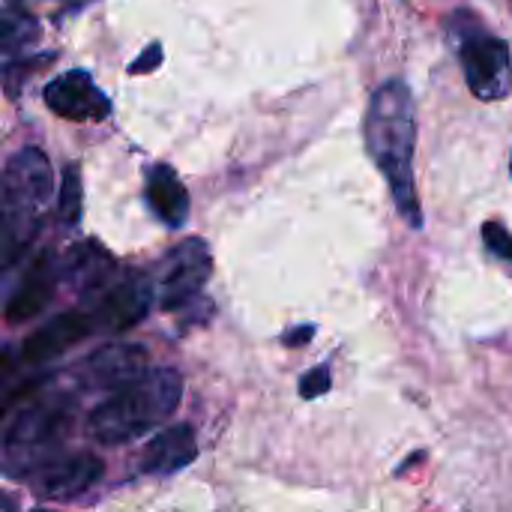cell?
<instances>
[{
  "label": "cell",
  "mask_w": 512,
  "mask_h": 512,
  "mask_svg": "<svg viewBox=\"0 0 512 512\" xmlns=\"http://www.w3.org/2000/svg\"><path fill=\"white\" fill-rule=\"evenodd\" d=\"M51 291H54V267H51V258L42 255L27 270V276L21 279L18 291L9 297V303H6V321L9 324H21V321L36 318L45 309V303L51 300Z\"/></svg>",
  "instance_id": "cell-13"
},
{
  "label": "cell",
  "mask_w": 512,
  "mask_h": 512,
  "mask_svg": "<svg viewBox=\"0 0 512 512\" xmlns=\"http://www.w3.org/2000/svg\"><path fill=\"white\" fill-rule=\"evenodd\" d=\"M33 512H51V510H33Z\"/></svg>",
  "instance_id": "cell-21"
},
{
  "label": "cell",
  "mask_w": 512,
  "mask_h": 512,
  "mask_svg": "<svg viewBox=\"0 0 512 512\" xmlns=\"http://www.w3.org/2000/svg\"><path fill=\"white\" fill-rule=\"evenodd\" d=\"M33 36H36V18L24 6H18L15 0H9L6 3V12H3V33H0L3 51L12 54L15 48H21Z\"/></svg>",
  "instance_id": "cell-15"
},
{
  "label": "cell",
  "mask_w": 512,
  "mask_h": 512,
  "mask_svg": "<svg viewBox=\"0 0 512 512\" xmlns=\"http://www.w3.org/2000/svg\"><path fill=\"white\" fill-rule=\"evenodd\" d=\"M483 240H486V246H489L498 258L512 261V234L504 228V225H498V222H486V225H483Z\"/></svg>",
  "instance_id": "cell-17"
},
{
  "label": "cell",
  "mask_w": 512,
  "mask_h": 512,
  "mask_svg": "<svg viewBox=\"0 0 512 512\" xmlns=\"http://www.w3.org/2000/svg\"><path fill=\"white\" fill-rule=\"evenodd\" d=\"M159 60H162V48H159V42H153L150 48H147V54H141L135 63H132V75H138V72H150V69H156L159 66Z\"/></svg>",
  "instance_id": "cell-19"
},
{
  "label": "cell",
  "mask_w": 512,
  "mask_h": 512,
  "mask_svg": "<svg viewBox=\"0 0 512 512\" xmlns=\"http://www.w3.org/2000/svg\"><path fill=\"white\" fill-rule=\"evenodd\" d=\"M147 201L153 207V213L171 225L180 228L189 216V195L186 186L180 183V177L168 168V165H153L147 174Z\"/></svg>",
  "instance_id": "cell-14"
},
{
  "label": "cell",
  "mask_w": 512,
  "mask_h": 512,
  "mask_svg": "<svg viewBox=\"0 0 512 512\" xmlns=\"http://www.w3.org/2000/svg\"><path fill=\"white\" fill-rule=\"evenodd\" d=\"M195 456H198V444H195L192 426H186V423L168 426L147 444V450L141 456V471L144 474H174V471H183L186 465H192Z\"/></svg>",
  "instance_id": "cell-12"
},
{
  "label": "cell",
  "mask_w": 512,
  "mask_h": 512,
  "mask_svg": "<svg viewBox=\"0 0 512 512\" xmlns=\"http://www.w3.org/2000/svg\"><path fill=\"white\" fill-rule=\"evenodd\" d=\"M57 210H60V222L63 225H75L81 219V174H78L75 165H69L63 171V186H60Z\"/></svg>",
  "instance_id": "cell-16"
},
{
  "label": "cell",
  "mask_w": 512,
  "mask_h": 512,
  "mask_svg": "<svg viewBox=\"0 0 512 512\" xmlns=\"http://www.w3.org/2000/svg\"><path fill=\"white\" fill-rule=\"evenodd\" d=\"M105 474V465L93 453H72L66 459H54L42 471L33 474V492L48 501H72L96 486Z\"/></svg>",
  "instance_id": "cell-8"
},
{
  "label": "cell",
  "mask_w": 512,
  "mask_h": 512,
  "mask_svg": "<svg viewBox=\"0 0 512 512\" xmlns=\"http://www.w3.org/2000/svg\"><path fill=\"white\" fill-rule=\"evenodd\" d=\"M45 105L63 120H105L111 111L108 96L87 72H66L45 87Z\"/></svg>",
  "instance_id": "cell-9"
},
{
  "label": "cell",
  "mask_w": 512,
  "mask_h": 512,
  "mask_svg": "<svg viewBox=\"0 0 512 512\" xmlns=\"http://www.w3.org/2000/svg\"><path fill=\"white\" fill-rule=\"evenodd\" d=\"M93 318L90 312H66L57 315L54 321L42 324L39 330H33L24 342H21V363L27 366H39L48 363L54 357H60L63 351H69L72 345H78L81 339H87L93 333Z\"/></svg>",
  "instance_id": "cell-11"
},
{
  "label": "cell",
  "mask_w": 512,
  "mask_h": 512,
  "mask_svg": "<svg viewBox=\"0 0 512 512\" xmlns=\"http://www.w3.org/2000/svg\"><path fill=\"white\" fill-rule=\"evenodd\" d=\"M147 348L144 345H108L90 354L78 366V381L90 390H120L123 384L135 381L147 369Z\"/></svg>",
  "instance_id": "cell-10"
},
{
  "label": "cell",
  "mask_w": 512,
  "mask_h": 512,
  "mask_svg": "<svg viewBox=\"0 0 512 512\" xmlns=\"http://www.w3.org/2000/svg\"><path fill=\"white\" fill-rule=\"evenodd\" d=\"M51 195V165L42 150H18L3 171V225L9 258L36 234L39 213Z\"/></svg>",
  "instance_id": "cell-4"
},
{
  "label": "cell",
  "mask_w": 512,
  "mask_h": 512,
  "mask_svg": "<svg viewBox=\"0 0 512 512\" xmlns=\"http://www.w3.org/2000/svg\"><path fill=\"white\" fill-rule=\"evenodd\" d=\"M324 393H330V369H327V366H318V369H312L309 375H303V381H300V396H303V399H318V396H324Z\"/></svg>",
  "instance_id": "cell-18"
},
{
  "label": "cell",
  "mask_w": 512,
  "mask_h": 512,
  "mask_svg": "<svg viewBox=\"0 0 512 512\" xmlns=\"http://www.w3.org/2000/svg\"><path fill=\"white\" fill-rule=\"evenodd\" d=\"M453 21H456L453 27L459 33V60H462L471 93L483 102L510 96V45L504 39L486 33L471 12H459V15H453Z\"/></svg>",
  "instance_id": "cell-5"
},
{
  "label": "cell",
  "mask_w": 512,
  "mask_h": 512,
  "mask_svg": "<svg viewBox=\"0 0 512 512\" xmlns=\"http://www.w3.org/2000/svg\"><path fill=\"white\" fill-rule=\"evenodd\" d=\"M150 300H153V285H150V279L132 273V276H126V279L108 285V288L99 294V300H96L90 318H93V324H96L99 330H105V333H123V330H129V327H135L138 321L147 318Z\"/></svg>",
  "instance_id": "cell-7"
},
{
  "label": "cell",
  "mask_w": 512,
  "mask_h": 512,
  "mask_svg": "<svg viewBox=\"0 0 512 512\" xmlns=\"http://www.w3.org/2000/svg\"><path fill=\"white\" fill-rule=\"evenodd\" d=\"M213 273V258L204 240H186L180 243L162 264V288H159V306L165 312H174L195 300L201 288L207 285Z\"/></svg>",
  "instance_id": "cell-6"
},
{
  "label": "cell",
  "mask_w": 512,
  "mask_h": 512,
  "mask_svg": "<svg viewBox=\"0 0 512 512\" xmlns=\"http://www.w3.org/2000/svg\"><path fill=\"white\" fill-rule=\"evenodd\" d=\"M414 99L411 90L402 81H387L375 90L369 117H366V144L375 156L378 168L390 180L393 198L402 210V216L420 228V204L414 192Z\"/></svg>",
  "instance_id": "cell-1"
},
{
  "label": "cell",
  "mask_w": 512,
  "mask_h": 512,
  "mask_svg": "<svg viewBox=\"0 0 512 512\" xmlns=\"http://www.w3.org/2000/svg\"><path fill=\"white\" fill-rule=\"evenodd\" d=\"M183 399V378L174 369H147L135 381L114 390L87 417V435L105 447L129 444L165 423Z\"/></svg>",
  "instance_id": "cell-2"
},
{
  "label": "cell",
  "mask_w": 512,
  "mask_h": 512,
  "mask_svg": "<svg viewBox=\"0 0 512 512\" xmlns=\"http://www.w3.org/2000/svg\"><path fill=\"white\" fill-rule=\"evenodd\" d=\"M312 336H315V327H312V324H303V327H297V330L285 333V336H282V342H285L288 348H303Z\"/></svg>",
  "instance_id": "cell-20"
},
{
  "label": "cell",
  "mask_w": 512,
  "mask_h": 512,
  "mask_svg": "<svg viewBox=\"0 0 512 512\" xmlns=\"http://www.w3.org/2000/svg\"><path fill=\"white\" fill-rule=\"evenodd\" d=\"M72 402L66 396H48L27 405L3 435V465L9 477L36 474L54 462L69 426H72Z\"/></svg>",
  "instance_id": "cell-3"
}]
</instances>
